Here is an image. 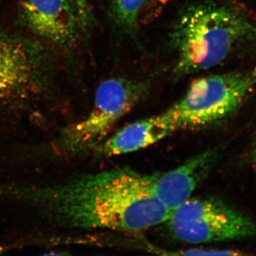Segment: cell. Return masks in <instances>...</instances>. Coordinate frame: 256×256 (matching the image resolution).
I'll return each mask as SVG.
<instances>
[{
    "label": "cell",
    "mask_w": 256,
    "mask_h": 256,
    "mask_svg": "<svg viewBox=\"0 0 256 256\" xmlns=\"http://www.w3.org/2000/svg\"><path fill=\"white\" fill-rule=\"evenodd\" d=\"M8 190L64 228L133 233L164 223L172 214L152 193L146 174L128 168L82 175L52 186Z\"/></svg>",
    "instance_id": "6da1fadb"
},
{
    "label": "cell",
    "mask_w": 256,
    "mask_h": 256,
    "mask_svg": "<svg viewBox=\"0 0 256 256\" xmlns=\"http://www.w3.org/2000/svg\"><path fill=\"white\" fill-rule=\"evenodd\" d=\"M171 37L175 70L184 75L218 65L239 44L256 37V26L232 5L204 2L184 10Z\"/></svg>",
    "instance_id": "7a4b0ae2"
},
{
    "label": "cell",
    "mask_w": 256,
    "mask_h": 256,
    "mask_svg": "<svg viewBox=\"0 0 256 256\" xmlns=\"http://www.w3.org/2000/svg\"><path fill=\"white\" fill-rule=\"evenodd\" d=\"M256 86V68L202 77L164 114L175 132L204 127L234 112Z\"/></svg>",
    "instance_id": "3957f363"
},
{
    "label": "cell",
    "mask_w": 256,
    "mask_h": 256,
    "mask_svg": "<svg viewBox=\"0 0 256 256\" xmlns=\"http://www.w3.org/2000/svg\"><path fill=\"white\" fill-rule=\"evenodd\" d=\"M142 82L112 78L101 82L90 114L64 128L54 143L60 154L77 156L95 152L108 138L116 124L146 95Z\"/></svg>",
    "instance_id": "277c9868"
},
{
    "label": "cell",
    "mask_w": 256,
    "mask_h": 256,
    "mask_svg": "<svg viewBox=\"0 0 256 256\" xmlns=\"http://www.w3.org/2000/svg\"><path fill=\"white\" fill-rule=\"evenodd\" d=\"M165 223L173 236L188 244L227 242L256 235L250 217L213 198H191L172 212Z\"/></svg>",
    "instance_id": "5b68a950"
},
{
    "label": "cell",
    "mask_w": 256,
    "mask_h": 256,
    "mask_svg": "<svg viewBox=\"0 0 256 256\" xmlns=\"http://www.w3.org/2000/svg\"><path fill=\"white\" fill-rule=\"evenodd\" d=\"M50 57L40 42L0 30V101L25 100L46 88Z\"/></svg>",
    "instance_id": "8992f818"
},
{
    "label": "cell",
    "mask_w": 256,
    "mask_h": 256,
    "mask_svg": "<svg viewBox=\"0 0 256 256\" xmlns=\"http://www.w3.org/2000/svg\"><path fill=\"white\" fill-rule=\"evenodd\" d=\"M18 16L35 36L68 47L75 42L80 26L74 0H20Z\"/></svg>",
    "instance_id": "52a82bcc"
},
{
    "label": "cell",
    "mask_w": 256,
    "mask_h": 256,
    "mask_svg": "<svg viewBox=\"0 0 256 256\" xmlns=\"http://www.w3.org/2000/svg\"><path fill=\"white\" fill-rule=\"evenodd\" d=\"M216 154V151L210 150L193 156L174 170L146 174L152 193L172 212L191 198L208 174Z\"/></svg>",
    "instance_id": "ba28073f"
},
{
    "label": "cell",
    "mask_w": 256,
    "mask_h": 256,
    "mask_svg": "<svg viewBox=\"0 0 256 256\" xmlns=\"http://www.w3.org/2000/svg\"><path fill=\"white\" fill-rule=\"evenodd\" d=\"M164 112L128 124L100 144L94 153L101 156L128 154L160 142L174 132Z\"/></svg>",
    "instance_id": "9c48e42d"
},
{
    "label": "cell",
    "mask_w": 256,
    "mask_h": 256,
    "mask_svg": "<svg viewBox=\"0 0 256 256\" xmlns=\"http://www.w3.org/2000/svg\"><path fill=\"white\" fill-rule=\"evenodd\" d=\"M148 0H112V10L117 22L126 28H132Z\"/></svg>",
    "instance_id": "30bf717a"
},
{
    "label": "cell",
    "mask_w": 256,
    "mask_h": 256,
    "mask_svg": "<svg viewBox=\"0 0 256 256\" xmlns=\"http://www.w3.org/2000/svg\"><path fill=\"white\" fill-rule=\"evenodd\" d=\"M180 255L184 256H238L240 252L233 250H214V249H192L180 252Z\"/></svg>",
    "instance_id": "8fae6325"
},
{
    "label": "cell",
    "mask_w": 256,
    "mask_h": 256,
    "mask_svg": "<svg viewBox=\"0 0 256 256\" xmlns=\"http://www.w3.org/2000/svg\"><path fill=\"white\" fill-rule=\"evenodd\" d=\"M77 12H78L80 26L86 28L90 21V11L88 0H74Z\"/></svg>",
    "instance_id": "7c38bea8"
},
{
    "label": "cell",
    "mask_w": 256,
    "mask_h": 256,
    "mask_svg": "<svg viewBox=\"0 0 256 256\" xmlns=\"http://www.w3.org/2000/svg\"><path fill=\"white\" fill-rule=\"evenodd\" d=\"M255 154H256V148H255Z\"/></svg>",
    "instance_id": "4fadbf2b"
},
{
    "label": "cell",
    "mask_w": 256,
    "mask_h": 256,
    "mask_svg": "<svg viewBox=\"0 0 256 256\" xmlns=\"http://www.w3.org/2000/svg\"><path fill=\"white\" fill-rule=\"evenodd\" d=\"M1 252H2V249H1V248H0V254H1Z\"/></svg>",
    "instance_id": "5bb4252c"
}]
</instances>
